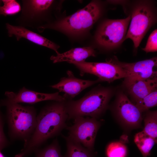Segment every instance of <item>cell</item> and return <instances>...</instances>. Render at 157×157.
I'll return each instance as SVG.
<instances>
[{
  "mask_svg": "<svg viewBox=\"0 0 157 157\" xmlns=\"http://www.w3.org/2000/svg\"><path fill=\"white\" fill-rule=\"evenodd\" d=\"M68 119L65 101H56L44 108L37 116V124L24 148L15 157H25L47 139L58 134L66 126Z\"/></svg>",
  "mask_w": 157,
  "mask_h": 157,
  "instance_id": "6da1fadb",
  "label": "cell"
},
{
  "mask_svg": "<svg viewBox=\"0 0 157 157\" xmlns=\"http://www.w3.org/2000/svg\"><path fill=\"white\" fill-rule=\"evenodd\" d=\"M114 92L111 88L97 87L79 100L65 101L68 119L84 116L97 117L106 110Z\"/></svg>",
  "mask_w": 157,
  "mask_h": 157,
  "instance_id": "7a4b0ae2",
  "label": "cell"
},
{
  "mask_svg": "<svg viewBox=\"0 0 157 157\" xmlns=\"http://www.w3.org/2000/svg\"><path fill=\"white\" fill-rule=\"evenodd\" d=\"M101 9L97 1H92L72 15L40 28L41 32L46 28L62 31L73 35L82 33L89 29L101 15Z\"/></svg>",
  "mask_w": 157,
  "mask_h": 157,
  "instance_id": "3957f363",
  "label": "cell"
},
{
  "mask_svg": "<svg viewBox=\"0 0 157 157\" xmlns=\"http://www.w3.org/2000/svg\"><path fill=\"white\" fill-rule=\"evenodd\" d=\"M0 106L6 107L8 123L11 135L24 140L25 143L33 134L37 124V116L33 106H24L3 100Z\"/></svg>",
  "mask_w": 157,
  "mask_h": 157,
  "instance_id": "277c9868",
  "label": "cell"
},
{
  "mask_svg": "<svg viewBox=\"0 0 157 157\" xmlns=\"http://www.w3.org/2000/svg\"><path fill=\"white\" fill-rule=\"evenodd\" d=\"M130 24L124 41L131 39L138 48L150 28L156 22V11L151 3L139 1L133 6Z\"/></svg>",
  "mask_w": 157,
  "mask_h": 157,
  "instance_id": "5b68a950",
  "label": "cell"
},
{
  "mask_svg": "<svg viewBox=\"0 0 157 157\" xmlns=\"http://www.w3.org/2000/svg\"><path fill=\"white\" fill-rule=\"evenodd\" d=\"M131 19L129 15L124 19L104 21L96 34L97 42L107 49H113L119 47L124 41Z\"/></svg>",
  "mask_w": 157,
  "mask_h": 157,
  "instance_id": "8992f818",
  "label": "cell"
},
{
  "mask_svg": "<svg viewBox=\"0 0 157 157\" xmlns=\"http://www.w3.org/2000/svg\"><path fill=\"white\" fill-rule=\"evenodd\" d=\"M21 13L15 19L18 26L38 29L43 26L53 5V0H22Z\"/></svg>",
  "mask_w": 157,
  "mask_h": 157,
  "instance_id": "52a82bcc",
  "label": "cell"
},
{
  "mask_svg": "<svg viewBox=\"0 0 157 157\" xmlns=\"http://www.w3.org/2000/svg\"><path fill=\"white\" fill-rule=\"evenodd\" d=\"M74 124L67 127L71 140L83 145L91 151L94 149V143L100 123L94 117H79L74 119Z\"/></svg>",
  "mask_w": 157,
  "mask_h": 157,
  "instance_id": "ba28073f",
  "label": "cell"
},
{
  "mask_svg": "<svg viewBox=\"0 0 157 157\" xmlns=\"http://www.w3.org/2000/svg\"><path fill=\"white\" fill-rule=\"evenodd\" d=\"M80 71L82 76L85 74L94 75L101 81L108 83L121 78H124L126 74L124 69L110 60L106 62H89L83 61L72 63Z\"/></svg>",
  "mask_w": 157,
  "mask_h": 157,
  "instance_id": "9c48e42d",
  "label": "cell"
},
{
  "mask_svg": "<svg viewBox=\"0 0 157 157\" xmlns=\"http://www.w3.org/2000/svg\"><path fill=\"white\" fill-rule=\"evenodd\" d=\"M115 58L110 60L122 68L126 74L123 82L125 87L137 80L157 78L155 69L157 65L156 57L133 63L121 62Z\"/></svg>",
  "mask_w": 157,
  "mask_h": 157,
  "instance_id": "30bf717a",
  "label": "cell"
},
{
  "mask_svg": "<svg viewBox=\"0 0 157 157\" xmlns=\"http://www.w3.org/2000/svg\"><path fill=\"white\" fill-rule=\"evenodd\" d=\"M117 95L115 110L119 119L130 128L139 126L142 120V113L122 91L118 92Z\"/></svg>",
  "mask_w": 157,
  "mask_h": 157,
  "instance_id": "8fae6325",
  "label": "cell"
},
{
  "mask_svg": "<svg viewBox=\"0 0 157 157\" xmlns=\"http://www.w3.org/2000/svg\"><path fill=\"white\" fill-rule=\"evenodd\" d=\"M6 98L3 100L12 103H20L34 104L46 100L56 101H64L67 100L58 92L48 94L38 92L31 90L23 87L17 93L7 91L5 94Z\"/></svg>",
  "mask_w": 157,
  "mask_h": 157,
  "instance_id": "7c38bea8",
  "label": "cell"
},
{
  "mask_svg": "<svg viewBox=\"0 0 157 157\" xmlns=\"http://www.w3.org/2000/svg\"><path fill=\"white\" fill-rule=\"evenodd\" d=\"M67 77L62 78L58 83L51 86L52 88L58 89L60 92L65 93L63 96L66 100H71L85 89L101 82L99 79L90 81L77 78L70 71H67Z\"/></svg>",
  "mask_w": 157,
  "mask_h": 157,
  "instance_id": "4fadbf2b",
  "label": "cell"
},
{
  "mask_svg": "<svg viewBox=\"0 0 157 157\" xmlns=\"http://www.w3.org/2000/svg\"><path fill=\"white\" fill-rule=\"evenodd\" d=\"M8 36L15 37L17 41L24 38L35 44L44 46L54 51L57 53L60 47L57 44L39 34L26 28L19 26L6 24Z\"/></svg>",
  "mask_w": 157,
  "mask_h": 157,
  "instance_id": "5bb4252c",
  "label": "cell"
},
{
  "mask_svg": "<svg viewBox=\"0 0 157 157\" xmlns=\"http://www.w3.org/2000/svg\"><path fill=\"white\" fill-rule=\"evenodd\" d=\"M95 50L91 47H78L62 53L58 52L56 56H52L50 59L53 63L66 61L72 64L85 61L90 56H95Z\"/></svg>",
  "mask_w": 157,
  "mask_h": 157,
  "instance_id": "9a60e30c",
  "label": "cell"
},
{
  "mask_svg": "<svg viewBox=\"0 0 157 157\" xmlns=\"http://www.w3.org/2000/svg\"><path fill=\"white\" fill-rule=\"evenodd\" d=\"M157 78L136 81L126 88L136 103L157 89Z\"/></svg>",
  "mask_w": 157,
  "mask_h": 157,
  "instance_id": "2e32d148",
  "label": "cell"
},
{
  "mask_svg": "<svg viewBox=\"0 0 157 157\" xmlns=\"http://www.w3.org/2000/svg\"><path fill=\"white\" fill-rule=\"evenodd\" d=\"M134 141L143 157L149 156L151 149L157 142L154 138L143 131L135 135Z\"/></svg>",
  "mask_w": 157,
  "mask_h": 157,
  "instance_id": "e0dca14e",
  "label": "cell"
},
{
  "mask_svg": "<svg viewBox=\"0 0 157 157\" xmlns=\"http://www.w3.org/2000/svg\"><path fill=\"white\" fill-rule=\"evenodd\" d=\"M64 138L67 146V153L65 157H93L92 151L68 137Z\"/></svg>",
  "mask_w": 157,
  "mask_h": 157,
  "instance_id": "ac0fdd59",
  "label": "cell"
},
{
  "mask_svg": "<svg viewBox=\"0 0 157 157\" xmlns=\"http://www.w3.org/2000/svg\"><path fill=\"white\" fill-rule=\"evenodd\" d=\"M144 128L143 131L157 141V112L149 111L144 119Z\"/></svg>",
  "mask_w": 157,
  "mask_h": 157,
  "instance_id": "d6986e66",
  "label": "cell"
},
{
  "mask_svg": "<svg viewBox=\"0 0 157 157\" xmlns=\"http://www.w3.org/2000/svg\"><path fill=\"white\" fill-rule=\"evenodd\" d=\"M3 6H0V15L5 16L15 15L21 10L20 4L16 0H3Z\"/></svg>",
  "mask_w": 157,
  "mask_h": 157,
  "instance_id": "ffe728a7",
  "label": "cell"
},
{
  "mask_svg": "<svg viewBox=\"0 0 157 157\" xmlns=\"http://www.w3.org/2000/svg\"><path fill=\"white\" fill-rule=\"evenodd\" d=\"M157 104V89L137 101L135 104L142 112L147 111Z\"/></svg>",
  "mask_w": 157,
  "mask_h": 157,
  "instance_id": "44dd1931",
  "label": "cell"
},
{
  "mask_svg": "<svg viewBox=\"0 0 157 157\" xmlns=\"http://www.w3.org/2000/svg\"><path fill=\"white\" fill-rule=\"evenodd\" d=\"M106 152L107 157H126L127 149L121 142H113L108 146Z\"/></svg>",
  "mask_w": 157,
  "mask_h": 157,
  "instance_id": "7402d4cb",
  "label": "cell"
},
{
  "mask_svg": "<svg viewBox=\"0 0 157 157\" xmlns=\"http://www.w3.org/2000/svg\"><path fill=\"white\" fill-rule=\"evenodd\" d=\"M36 157H62L56 139L51 144L38 153Z\"/></svg>",
  "mask_w": 157,
  "mask_h": 157,
  "instance_id": "603a6c76",
  "label": "cell"
},
{
  "mask_svg": "<svg viewBox=\"0 0 157 157\" xmlns=\"http://www.w3.org/2000/svg\"><path fill=\"white\" fill-rule=\"evenodd\" d=\"M157 30H154L149 35L145 47L142 49L146 53L156 52L157 51Z\"/></svg>",
  "mask_w": 157,
  "mask_h": 157,
  "instance_id": "cb8c5ba5",
  "label": "cell"
},
{
  "mask_svg": "<svg viewBox=\"0 0 157 157\" xmlns=\"http://www.w3.org/2000/svg\"><path fill=\"white\" fill-rule=\"evenodd\" d=\"M8 144V141L4 133L3 130V121L0 110V150L5 147Z\"/></svg>",
  "mask_w": 157,
  "mask_h": 157,
  "instance_id": "d4e9b609",
  "label": "cell"
},
{
  "mask_svg": "<svg viewBox=\"0 0 157 157\" xmlns=\"http://www.w3.org/2000/svg\"><path fill=\"white\" fill-rule=\"evenodd\" d=\"M1 150H0V157H5L1 151Z\"/></svg>",
  "mask_w": 157,
  "mask_h": 157,
  "instance_id": "484cf974",
  "label": "cell"
},
{
  "mask_svg": "<svg viewBox=\"0 0 157 157\" xmlns=\"http://www.w3.org/2000/svg\"><path fill=\"white\" fill-rule=\"evenodd\" d=\"M2 3V0H0V6H1V5Z\"/></svg>",
  "mask_w": 157,
  "mask_h": 157,
  "instance_id": "4316f807",
  "label": "cell"
}]
</instances>
